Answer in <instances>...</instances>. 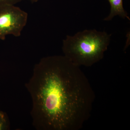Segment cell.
Masks as SVG:
<instances>
[{
    "label": "cell",
    "mask_w": 130,
    "mask_h": 130,
    "mask_svg": "<svg viewBox=\"0 0 130 130\" xmlns=\"http://www.w3.org/2000/svg\"><path fill=\"white\" fill-rule=\"evenodd\" d=\"M25 86L36 129L78 130L90 116L94 90L80 67L64 55L41 59Z\"/></svg>",
    "instance_id": "obj_1"
},
{
    "label": "cell",
    "mask_w": 130,
    "mask_h": 130,
    "mask_svg": "<svg viewBox=\"0 0 130 130\" xmlns=\"http://www.w3.org/2000/svg\"><path fill=\"white\" fill-rule=\"evenodd\" d=\"M111 6V11L109 15L105 18L104 20L109 21L113 17L119 16L123 19L127 18L130 20L128 13L123 7V0H107Z\"/></svg>",
    "instance_id": "obj_4"
},
{
    "label": "cell",
    "mask_w": 130,
    "mask_h": 130,
    "mask_svg": "<svg viewBox=\"0 0 130 130\" xmlns=\"http://www.w3.org/2000/svg\"><path fill=\"white\" fill-rule=\"evenodd\" d=\"M5 115L3 112L0 111V116H3V115Z\"/></svg>",
    "instance_id": "obj_7"
},
{
    "label": "cell",
    "mask_w": 130,
    "mask_h": 130,
    "mask_svg": "<svg viewBox=\"0 0 130 130\" xmlns=\"http://www.w3.org/2000/svg\"><path fill=\"white\" fill-rule=\"evenodd\" d=\"M28 19L27 13L15 5L0 6V40H5L9 35L20 36Z\"/></svg>",
    "instance_id": "obj_3"
},
{
    "label": "cell",
    "mask_w": 130,
    "mask_h": 130,
    "mask_svg": "<svg viewBox=\"0 0 130 130\" xmlns=\"http://www.w3.org/2000/svg\"><path fill=\"white\" fill-rule=\"evenodd\" d=\"M111 35L95 29L85 30L63 41L64 56L78 66L90 67L103 59Z\"/></svg>",
    "instance_id": "obj_2"
},
{
    "label": "cell",
    "mask_w": 130,
    "mask_h": 130,
    "mask_svg": "<svg viewBox=\"0 0 130 130\" xmlns=\"http://www.w3.org/2000/svg\"><path fill=\"white\" fill-rule=\"evenodd\" d=\"M21 0H0V6L6 4L15 5Z\"/></svg>",
    "instance_id": "obj_6"
},
{
    "label": "cell",
    "mask_w": 130,
    "mask_h": 130,
    "mask_svg": "<svg viewBox=\"0 0 130 130\" xmlns=\"http://www.w3.org/2000/svg\"><path fill=\"white\" fill-rule=\"evenodd\" d=\"M28 1H30L32 2H36L39 1V0H28Z\"/></svg>",
    "instance_id": "obj_8"
},
{
    "label": "cell",
    "mask_w": 130,
    "mask_h": 130,
    "mask_svg": "<svg viewBox=\"0 0 130 130\" xmlns=\"http://www.w3.org/2000/svg\"><path fill=\"white\" fill-rule=\"evenodd\" d=\"M8 125L6 115L0 116V130H7Z\"/></svg>",
    "instance_id": "obj_5"
}]
</instances>
